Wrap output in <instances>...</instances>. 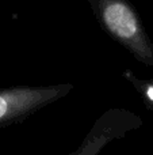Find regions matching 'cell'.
<instances>
[{
	"label": "cell",
	"mask_w": 153,
	"mask_h": 155,
	"mask_svg": "<svg viewBox=\"0 0 153 155\" xmlns=\"http://www.w3.org/2000/svg\"><path fill=\"white\" fill-rule=\"evenodd\" d=\"M122 76L138 91L141 99H142L144 104H145L146 109L153 112V79L152 80L141 79L140 76H137L130 70H125Z\"/></svg>",
	"instance_id": "4"
},
{
	"label": "cell",
	"mask_w": 153,
	"mask_h": 155,
	"mask_svg": "<svg viewBox=\"0 0 153 155\" xmlns=\"http://www.w3.org/2000/svg\"><path fill=\"white\" fill-rule=\"evenodd\" d=\"M75 86L58 84H20L0 88V129L18 124L34 116L43 107L67 97Z\"/></svg>",
	"instance_id": "2"
},
{
	"label": "cell",
	"mask_w": 153,
	"mask_h": 155,
	"mask_svg": "<svg viewBox=\"0 0 153 155\" xmlns=\"http://www.w3.org/2000/svg\"><path fill=\"white\" fill-rule=\"evenodd\" d=\"M103 31L123 46L138 63L153 68V41L142 18L129 0H88Z\"/></svg>",
	"instance_id": "1"
},
{
	"label": "cell",
	"mask_w": 153,
	"mask_h": 155,
	"mask_svg": "<svg viewBox=\"0 0 153 155\" xmlns=\"http://www.w3.org/2000/svg\"><path fill=\"white\" fill-rule=\"evenodd\" d=\"M142 124L137 113L126 107H110L95 120L80 146L68 155H100L110 143L140 129Z\"/></svg>",
	"instance_id": "3"
}]
</instances>
